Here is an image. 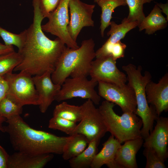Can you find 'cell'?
I'll use <instances>...</instances> for the list:
<instances>
[{
    "mask_svg": "<svg viewBox=\"0 0 168 168\" xmlns=\"http://www.w3.org/2000/svg\"><path fill=\"white\" fill-rule=\"evenodd\" d=\"M89 142L86 137L81 134H76L66 145L62 157L65 160H68L81 153L87 147Z\"/></svg>",
    "mask_w": 168,
    "mask_h": 168,
    "instance_id": "cb8c5ba5",
    "label": "cell"
},
{
    "mask_svg": "<svg viewBox=\"0 0 168 168\" xmlns=\"http://www.w3.org/2000/svg\"><path fill=\"white\" fill-rule=\"evenodd\" d=\"M3 126L14 150L26 154L40 155L47 153L62 155L72 136H57L32 128L18 115L6 119Z\"/></svg>",
    "mask_w": 168,
    "mask_h": 168,
    "instance_id": "7a4b0ae2",
    "label": "cell"
},
{
    "mask_svg": "<svg viewBox=\"0 0 168 168\" xmlns=\"http://www.w3.org/2000/svg\"><path fill=\"white\" fill-rule=\"evenodd\" d=\"M53 157L52 153L33 155L17 152L10 155L8 168H42Z\"/></svg>",
    "mask_w": 168,
    "mask_h": 168,
    "instance_id": "2e32d148",
    "label": "cell"
},
{
    "mask_svg": "<svg viewBox=\"0 0 168 168\" xmlns=\"http://www.w3.org/2000/svg\"><path fill=\"white\" fill-rule=\"evenodd\" d=\"M61 0H40V12L44 17L48 16L58 7Z\"/></svg>",
    "mask_w": 168,
    "mask_h": 168,
    "instance_id": "1f68e13d",
    "label": "cell"
},
{
    "mask_svg": "<svg viewBox=\"0 0 168 168\" xmlns=\"http://www.w3.org/2000/svg\"><path fill=\"white\" fill-rule=\"evenodd\" d=\"M23 106L7 95L0 102V116L7 119L20 115Z\"/></svg>",
    "mask_w": 168,
    "mask_h": 168,
    "instance_id": "4316f807",
    "label": "cell"
},
{
    "mask_svg": "<svg viewBox=\"0 0 168 168\" xmlns=\"http://www.w3.org/2000/svg\"><path fill=\"white\" fill-rule=\"evenodd\" d=\"M0 36L7 45H15L18 50L22 47L25 40L26 30L19 34L12 33L4 29L0 26Z\"/></svg>",
    "mask_w": 168,
    "mask_h": 168,
    "instance_id": "f546056e",
    "label": "cell"
},
{
    "mask_svg": "<svg viewBox=\"0 0 168 168\" xmlns=\"http://www.w3.org/2000/svg\"><path fill=\"white\" fill-rule=\"evenodd\" d=\"M8 85L7 95L22 106L38 105V97L33 77L24 72L3 76Z\"/></svg>",
    "mask_w": 168,
    "mask_h": 168,
    "instance_id": "8992f818",
    "label": "cell"
},
{
    "mask_svg": "<svg viewBox=\"0 0 168 168\" xmlns=\"http://www.w3.org/2000/svg\"><path fill=\"white\" fill-rule=\"evenodd\" d=\"M95 43L92 38L83 40L78 48L66 46L51 74L52 81L61 85L69 76L87 77L91 63L95 58Z\"/></svg>",
    "mask_w": 168,
    "mask_h": 168,
    "instance_id": "3957f363",
    "label": "cell"
},
{
    "mask_svg": "<svg viewBox=\"0 0 168 168\" xmlns=\"http://www.w3.org/2000/svg\"><path fill=\"white\" fill-rule=\"evenodd\" d=\"M52 72L47 71L40 75L33 77L38 94L39 108L41 112H46L60 90L61 85L53 82L51 78Z\"/></svg>",
    "mask_w": 168,
    "mask_h": 168,
    "instance_id": "5bb4252c",
    "label": "cell"
},
{
    "mask_svg": "<svg viewBox=\"0 0 168 168\" xmlns=\"http://www.w3.org/2000/svg\"><path fill=\"white\" fill-rule=\"evenodd\" d=\"M76 123L62 118L53 116L49 120L48 127L62 131L72 136L77 126Z\"/></svg>",
    "mask_w": 168,
    "mask_h": 168,
    "instance_id": "f1b7e54d",
    "label": "cell"
},
{
    "mask_svg": "<svg viewBox=\"0 0 168 168\" xmlns=\"http://www.w3.org/2000/svg\"><path fill=\"white\" fill-rule=\"evenodd\" d=\"M34 16L32 23L26 30V37L21 48V63L15 71L24 72L32 76L40 75L54 71L65 44L58 38L50 39L44 34L41 23L44 19L40 10V0H32Z\"/></svg>",
    "mask_w": 168,
    "mask_h": 168,
    "instance_id": "6da1fadb",
    "label": "cell"
},
{
    "mask_svg": "<svg viewBox=\"0 0 168 168\" xmlns=\"http://www.w3.org/2000/svg\"><path fill=\"white\" fill-rule=\"evenodd\" d=\"M70 0H61L57 8L47 18L48 21L42 25L43 31L49 33L61 40L70 48L76 49L79 46L70 36L68 30L69 18L68 4Z\"/></svg>",
    "mask_w": 168,
    "mask_h": 168,
    "instance_id": "9c48e42d",
    "label": "cell"
},
{
    "mask_svg": "<svg viewBox=\"0 0 168 168\" xmlns=\"http://www.w3.org/2000/svg\"><path fill=\"white\" fill-rule=\"evenodd\" d=\"M168 21L162 14L161 9L155 4L149 14L139 24V30H145L146 34H153L157 30L165 29Z\"/></svg>",
    "mask_w": 168,
    "mask_h": 168,
    "instance_id": "d6986e66",
    "label": "cell"
},
{
    "mask_svg": "<svg viewBox=\"0 0 168 168\" xmlns=\"http://www.w3.org/2000/svg\"><path fill=\"white\" fill-rule=\"evenodd\" d=\"M97 3L101 9L100 29L101 35L103 37L105 29L110 25L114 10L127 4L126 0H100Z\"/></svg>",
    "mask_w": 168,
    "mask_h": 168,
    "instance_id": "44dd1931",
    "label": "cell"
},
{
    "mask_svg": "<svg viewBox=\"0 0 168 168\" xmlns=\"http://www.w3.org/2000/svg\"><path fill=\"white\" fill-rule=\"evenodd\" d=\"M99 0H94V2H95L97 3V2H98Z\"/></svg>",
    "mask_w": 168,
    "mask_h": 168,
    "instance_id": "74e56055",
    "label": "cell"
},
{
    "mask_svg": "<svg viewBox=\"0 0 168 168\" xmlns=\"http://www.w3.org/2000/svg\"><path fill=\"white\" fill-rule=\"evenodd\" d=\"M142 137L127 141L121 145L116 154L115 160L122 168H137L136 155L143 145Z\"/></svg>",
    "mask_w": 168,
    "mask_h": 168,
    "instance_id": "ac0fdd59",
    "label": "cell"
},
{
    "mask_svg": "<svg viewBox=\"0 0 168 168\" xmlns=\"http://www.w3.org/2000/svg\"><path fill=\"white\" fill-rule=\"evenodd\" d=\"M83 116L82 105H71L66 102L56 105L53 113V116L62 118L76 123L80 122Z\"/></svg>",
    "mask_w": 168,
    "mask_h": 168,
    "instance_id": "603a6c76",
    "label": "cell"
},
{
    "mask_svg": "<svg viewBox=\"0 0 168 168\" xmlns=\"http://www.w3.org/2000/svg\"><path fill=\"white\" fill-rule=\"evenodd\" d=\"M20 54L15 51L0 55V77L12 72L21 62Z\"/></svg>",
    "mask_w": 168,
    "mask_h": 168,
    "instance_id": "484cf974",
    "label": "cell"
},
{
    "mask_svg": "<svg viewBox=\"0 0 168 168\" xmlns=\"http://www.w3.org/2000/svg\"><path fill=\"white\" fill-rule=\"evenodd\" d=\"M115 105L105 100L98 108L108 132L121 144L128 140L142 137L141 119L133 113L124 112L121 116L118 115L114 110Z\"/></svg>",
    "mask_w": 168,
    "mask_h": 168,
    "instance_id": "5b68a950",
    "label": "cell"
},
{
    "mask_svg": "<svg viewBox=\"0 0 168 168\" xmlns=\"http://www.w3.org/2000/svg\"><path fill=\"white\" fill-rule=\"evenodd\" d=\"M156 4L158 7L161 9V12L166 14L167 16L166 18L168 21V1L165 3H158L155 2Z\"/></svg>",
    "mask_w": 168,
    "mask_h": 168,
    "instance_id": "d590c367",
    "label": "cell"
},
{
    "mask_svg": "<svg viewBox=\"0 0 168 168\" xmlns=\"http://www.w3.org/2000/svg\"><path fill=\"white\" fill-rule=\"evenodd\" d=\"M98 82L87 77L67 78L61 85V88L55 96L58 102L80 97L91 100L94 104L98 105L100 97L95 89Z\"/></svg>",
    "mask_w": 168,
    "mask_h": 168,
    "instance_id": "ba28073f",
    "label": "cell"
},
{
    "mask_svg": "<svg viewBox=\"0 0 168 168\" xmlns=\"http://www.w3.org/2000/svg\"><path fill=\"white\" fill-rule=\"evenodd\" d=\"M100 139L90 142L86 148L79 155L68 160L72 168H88L91 164L98 152Z\"/></svg>",
    "mask_w": 168,
    "mask_h": 168,
    "instance_id": "ffe728a7",
    "label": "cell"
},
{
    "mask_svg": "<svg viewBox=\"0 0 168 168\" xmlns=\"http://www.w3.org/2000/svg\"><path fill=\"white\" fill-rule=\"evenodd\" d=\"M126 48V45L120 41L113 44L104 43L95 51V58H99L110 56L117 60L124 57Z\"/></svg>",
    "mask_w": 168,
    "mask_h": 168,
    "instance_id": "d4e9b609",
    "label": "cell"
},
{
    "mask_svg": "<svg viewBox=\"0 0 168 168\" xmlns=\"http://www.w3.org/2000/svg\"><path fill=\"white\" fill-rule=\"evenodd\" d=\"M138 22L129 21L126 17L124 18L119 24L113 21H111L110 25V28L107 34L110 37L105 43L113 44L120 41L128 32L138 26Z\"/></svg>",
    "mask_w": 168,
    "mask_h": 168,
    "instance_id": "7402d4cb",
    "label": "cell"
},
{
    "mask_svg": "<svg viewBox=\"0 0 168 168\" xmlns=\"http://www.w3.org/2000/svg\"><path fill=\"white\" fill-rule=\"evenodd\" d=\"M6 120L5 118L0 116V131L2 132H4L2 124L4 122H6Z\"/></svg>",
    "mask_w": 168,
    "mask_h": 168,
    "instance_id": "8d00e7d4",
    "label": "cell"
},
{
    "mask_svg": "<svg viewBox=\"0 0 168 168\" xmlns=\"http://www.w3.org/2000/svg\"><path fill=\"white\" fill-rule=\"evenodd\" d=\"M143 154L146 159L145 168H166L163 162L152 149L145 147Z\"/></svg>",
    "mask_w": 168,
    "mask_h": 168,
    "instance_id": "4dcf8cb0",
    "label": "cell"
},
{
    "mask_svg": "<svg viewBox=\"0 0 168 168\" xmlns=\"http://www.w3.org/2000/svg\"><path fill=\"white\" fill-rule=\"evenodd\" d=\"M8 88L6 81L3 77H0V102L6 96Z\"/></svg>",
    "mask_w": 168,
    "mask_h": 168,
    "instance_id": "836d02e7",
    "label": "cell"
},
{
    "mask_svg": "<svg viewBox=\"0 0 168 168\" xmlns=\"http://www.w3.org/2000/svg\"><path fill=\"white\" fill-rule=\"evenodd\" d=\"M154 129L144 139L143 147L152 149L164 163L168 157V118L159 117Z\"/></svg>",
    "mask_w": 168,
    "mask_h": 168,
    "instance_id": "4fadbf2b",
    "label": "cell"
},
{
    "mask_svg": "<svg viewBox=\"0 0 168 168\" xmlns=\"http://www.w3.org/2000/svg\"><path fill=\"white\" fill-rule=\"evenodd\" d=\"M10 155L0 145V168H8Z\"/></svg>",
    "mask_w": 168,
    "mask_h": 168,
    "instance_id": "d6a6232c",
    "label": "cell"
},
{
    "mask_svg": "<svg viewBox=\"0 0 168 168\" xmlns=\"http://www.w3.org/2000/svg\"><path fill=\"white\" fill-rule=\"evenodd\" d=\"M116 64V60L110 56L96 58L91 63V79L119 85L126 84V75L118 68Z\"/></svg>",
    "mask_w": 168,
    "mask_h": 168,
    "instance_id": "7c38bea8",
    "label": "cell"
},
{
    "mask_svg": "<svg viewBox=\"0 0 168 168\" xmlns=\"http://www.w3.org/2000/svg\"><path fill=\"white\" fill-rule=\"evenodd\" d=\"M15 51L13 46L0 43V55Z\"/></svg>",
    "mask_w": 168,
    "mask_h": 168,
    "instance_id": "e575fe53",
    "label": "cell"
},
{
    "mask_svg": "<svg viewBox=\"0 0 168 168\" xmlns=\"http://www.w3.org/2000/svg\"><path fill=\"white\" fill-rule=\"evenodd\" d=\"M98 94L105 100L118 105L123 113H135L137 102L134 92L128 84L119 85L98 82Z\"/></svg>",
    "mask_w": 168,
    "mask_h": 168,
    "instance_id": "30bf717a",
    "label": "cell"
},
{
    "mask_svg": "<svg viewBox=\"0 0 168 168\" xmlns=\"http://www.w3.org/2000/svg\"><path fill=\"white\" fill-rule=\"evenodd\" d=\"M103 147L95 156L91 164V168H100L105 165L109 168H122L115 161L117 152L121 144L111 135L103 144Z\"/></svg>",
    "mask_w": 168,
    "mask_h": 168,
    "instance_id": "e0dca14e",
    "label": "cell"
},
{
    "mask_svg": "<svg viewBox=\"0 0 168 168\" xmlns=\"http://www.w3.org/2000/svg\"><path fill=\"white\" fill-rule=\"evenodd\" d=\"M94 105L91 100L87 99L82 105L83 117L74 132V135L85 136L89 142L95 139L100 140L108 132L102 115Z\"/></svg>",
    "mask_w": 168,
    "mask_h": 168,
    "instance_id": "52a82bcc",
    "label": "cell"
},
{
    "mask_svg": "<svg viewBox=\"0 0 168 168\" xmlns=\"http://www.w3.org/2000/svg\"><path fill=\"white\" fill-rule=\"evenodd\" d=\"M127 74L128 84L133 89L137 102V108L135 114L140 117L142 122L141 129L142 137L145 139L153 130V124L159 116L154 107L148 103L146 97L145 88L147 83L151 80L152 76L147 71L142 74V67H136L129 63L122 67Z\"/></svg>",
    "mask_w": 168,
    "mask_h": 168,
    "instance_id": "277c9868",
    "label": "cell"
},
{
    "mask_svg": "<svg viewBox=\"0 0 168 168\" xmlns=\"http://www.w3.org/2000/svg\"><path fill=\"white\" fill-rule=\"evenodd\" d=\"M146 99L148 104L155 108L160 116L168 110V73L166 72L157 83L151 80L145 88Z\"/></svg>",
    "mask_w": 168,
    "mask_h": 168,
    "instance_id": "9a60e30c",
    "label": "cell"
},
{
    "mask_svg": "<svg viewBox=\"0 0 168 168\" xmlns=\"http://www.w3.org/2000/svg\"><path fill=\"white\" fill-rule=\"evenodd\" d=\"M95 5L87 4L80 0H70L68 4L70 18L68 26V33L75 42L82 28L94 27L92 19Z\"/></svg>",
    "mask_w": 168,
    "mask_h": 168,
    "instance_id": "8fae6325",
    "label": "cell"
},
{
    "mask_svg": "<svg viewBox=\"0 0 168 168\" xmlns=\"http://www.w3.org/2000/svg\"><path fill=\"white\" fill-rule=\"evenodd\" d=\"M153 0H126L129 9L127 19L130 21H137L139 25L145 16L143 11V5L150 3Z\"/></svg>",
    "mask_w": 168,
    "mask_h": 168,
    "instance_id": "83f0119b",
    "label": "cell"
}]
</instances>
